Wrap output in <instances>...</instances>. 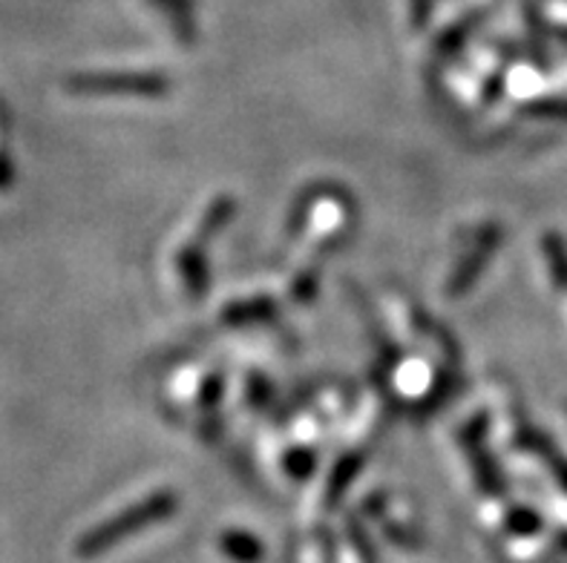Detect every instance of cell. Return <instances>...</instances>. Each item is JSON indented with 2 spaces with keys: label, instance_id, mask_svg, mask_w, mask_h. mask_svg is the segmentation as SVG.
<instances>
[{
  "label": "cell",
  "instance_id": "cell-4",
  "mask_svg": "<svg viewBox=\"0 0 567 563\" xmlns=\"http://www.w3.org/2000/svg\"><path fill=\"white\" fill-rule=\"evenodd\" d=\"M176 268H179V277L190 296L205 293V288H208V271H205V253H202L199 244L182 250L179 257H176Z\"/></svg>",
  "mask_w": 567,
  "mask_h": 563
},
{
  "label": "cell",
  "instance_id": "cell-5",
  "mask_svg": "<svg viewBox=\"0 0 567 563\" xmlns=\"http://www.w3.org/2000/svg\"><path fill=\"white\" fill-rule=\"evenodd\" d=\"M219 546L239 563H257L262 557V546H259L257 538L245 535V532H225Z\"/></svg>",
  "mask_w": 567,
  "mask_h": 563
},
{
  "label": "cell",
  "instance_id": "cell-3",
  "mask_svg": "<svg viewBox=\"0 0 567 563\" xmlns=\"http://www.w3.org/2000/svg\"><path fill=\"white\" fill-rule=\"evenodd\" d=\"M496 242H498V233H496V230H489L482 242H478V248L470 250L467 262L461 264L458 271L453 273V279H450V288H446V293H450V296H455V293H464L470 285H473L475 273L482 271L484 262H487V253L496 248Z\"/></svg>",
  "mask_w": 567,
  "mask_h": 563
},
{
  "label": "cell",
  "instance_id": "cell-6",
  "mask_svg": "<svg viewBox=\"0 0 567 563\" xmlns=\"http://www.w3.org/2000/svg\"><path fill=\"white\" fill-rule=\"evenodd\" d=\"M268 316H274L271 300H248V302L230 305L223 314V320L230 322V325H245V322H259V320H268Z\"/></svg>",
  "mask_w": 567,
  "mask_h": 563
},
{
  "label": "cell",
  "instance_id": "cell-7",
  "mask_svg": "<svg viewBox=\"0 0 567 563\" xmlns=\"http://www.w3.org/2000/svg\"><path fill=\"white\" fill-rule=\"evenodd\" d=\"M234 219V199L223 196V199L210 201V207L202 213V225H199V242L202 239H210L216 230H223L228 221Z\"/></svg>",
  "mask_w": 567,
  "mask_h": 563
},
{
  "label": "cell",
  "instance_id": "cell-1",
  "mask_svg": "<svg viewBox=\"0 0 567 563\" xmlns=\"http://www.w3.org/2000/svg\"><path fill=\"white\" fill-rule=\"evenodd\" d=\"M176 512V494L173 492H156L147 494L142 503L124 509L118 518H110V521L99 523L93 532H86L84 541L79 543L81 557H95L101 552H107L115 543L127 541L130 535H136L142 529L153 526L158 521H167L171 514Z\"/></svg>",
  "mask_w": 567,
  "mask_h": 563
},
{
  "label": "cell",
  "instance_id": "cell-8",
  "mask_svg": "<svg viewBox=\"0 0 567 563\" xmlns=\"http://www.w3.org/2000/svg\"><path fill=\"white\" fill-rule=\"evenodd\" d=\"M162 3V9H167V12L179 14V21L185 23V29H190V23H187V12H190V0H158Z\"/></svg>",
  "mask_w": 567,
  "mask_h": 563
},
{
  "label": "cell",
  "instance_id": "cell-2",
  "mask_svg": "<svg viewBox=\"0 0 567 563\" xmlns=\"http://www.w3.org/2000/svg\"><path fill=\"white\" fill-rule=\"evenodd\" d=\"M72 90L93 95H162L167 93L171 81L162 72H90V75H79L72 79Z\"/></svg>",
  "mask_w": 567,
  "mask_h": 563
},
{
  "label": "cell",
  "instance_id": "cell-9",
  "mask_svg": "<svg viewBox=\"0 0 567 563\" xmlns=\"http://www.w3.org/2000/svg\"><path fill=\"white\" fill-rule=\"evenodd\" d=\"M412 7H415V27H421L426 12H430V0H412Z\"/></svg>",
  "mask_w": 567,
  "mask_h": 563
}]
</instances>
